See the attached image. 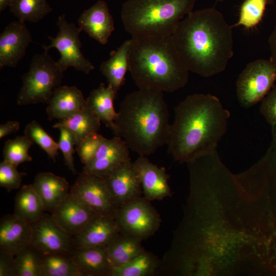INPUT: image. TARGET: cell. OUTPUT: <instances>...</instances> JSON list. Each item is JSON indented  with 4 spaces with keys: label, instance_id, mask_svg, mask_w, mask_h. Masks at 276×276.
Listing matches in <instances>:
<instances>
[{
    "label": "cell",
    "instance_id": "f1b7e54d",
    "mask_svg": "<svg viewBox=\"0 0 276 276\" xmlns=\"http://www.w3.org/2000/svg\"><path fill=\"white\" fill-rule=\"evenodd\" d=\"M41 276H81L71 258L65 254L41 255Z\"/></svg>",
    "mask_w": 276,
    "mask_h": 276
},
{
    "label": "cell",
    "instance_id": "bcb514c9",
    "mask_svg": "<svg viewBox=\"0 0 276 276\" xmlns=\"http://www.w3.org/2000/svg\"><path fill=\"white\" fill-rule=\"evenodd\" d=\"M216 1H218V2H223V1H224V0H216Z\"/></svg>",
    "mask_w": 276,
    "mask_h": 276
},
{
    "label": "cell",
    "instance_id": "9a60e30c",
    "mask_svg": "<svg viewBox=\"0 0 276 276\" xmlns=\"http://www.w3.org/2000/svg\"><path fill=\"white\" fill-rule=\"evenodd\" d=\"M131 160L129 148L121 137L104 138L93 159L83 170L104 177L120 165Z\"/></svg>",
    "mask_w": 276,
    "mask_h": 276
},
{
    "label": "cell",
    "instance_id": "b9f144b4",
    "mask_svg": "<svg viewBox=\"0 0 276 276\" xmlns=\"http://www.w3.org/2000/svg\"><path fill=\"white\" fill-rule=\"evenodd\" d=\"M268 43L271 54L270 59L276 64V26L269 37Z\"/></svg>",
    "mask_w": 276,
    "mask_h": 276
},
{
    "label": "cell",
    "instance_id": "836d02e7",
    "mask_svg": "<svg viewBox=\"0 0 276 276\" xmlns=\"http://www.w3.org/2000/svg\"><path fill=\"white\" fill-rule=\"evenodd\" d=\"M268 0H245L240 9L239 19L233 26L251 29L262 20Z\"/></svg>",
    "mask_w": 276,
    "mask_h": 276
},
{
    "label": "cell",
    "instance_id": "484cf974",
    "mask_svg": "<svg viewBox=\"0 0 276 276\" xmlns=\"http://www.w3.org/2000/svg\"><path fill=\"white\" fill-rule=\"evenodd\" d=\"M141 241L120 233L107 245V255L112 269L121 267L146 251Z\"/></svg>",
    "mask_w": 276,
    "mask_h": 276
},
{
    "label": "cell",
    "instance_id": "1f68e13d",
    "mask_svg": "<svg viewBox=\"0 0 276 276\" xmlns=\"http://www.w3.org/2000/svg\"><path fill=\"white\" fill-rule=\"evenodd\" d=\"M33 144L25 135L7 140L3 149L4 160L17 167L23 163L32 161V157L28 151Z\"/></svg>",
    "mask_w": 276,
    "mask_h": 276
},
{
    "label": "cell",
    "instance_id": "7c38bea8",
    "mask_svg": "<svg viewBox=\"0 0 276 276\" xmlns=\"http://www.w3.org/2000/svg\"><path fill=\"white\" fill-rule=\"evenodd\" d=\"M31 225V245L41 255L55 253L70 255L74 249L72 237L56 224L51 215L43 213Z\"/></svg>",
    "mask_w": 276,
    "mask_h": 276
},
{
    "label": "cell",
    "instance_id": "83f0119b",
    "mask_svg": "<svg viewBox=\"0 0 276 276\" xmlns=\"http://www.w3.org/2000/svg\"><path fill=\"white\" fill-rule=\"evenodd\" d=\"M101 121L86 106L72 117L60 120L53 126L54 128L64 127L74 135L76 145L85 137L100 128Z\"/></svg>",
    "mask_w": 276,
    "mask_h": 276
},
{
    "label": "cell",
    "instance_id": "8d00e7d4",
    "mask_svg": "<svg viewBox=\"0 0 276 276\" xmlns=\"http://www.w3.org/2000/svg\"><path fill=\"white\" fill-rule=\"evenodd\" d=\"M17 167L4 160L0 163V186L8 192L19 188L22 177L26 175L19 172Z\"/></svg>",
    "mask_w": 276,
    "mask_h": 276
},
{
    "label": "cell",
    "instance_id": "7a4b0ae2",
    "mask_svg": "<svg viewBox=\"0 0 276 276\" xmlns=\"http://www.w3.org/2000/svg\"><path fill=\"white\" fill-rule=\"evenodd\" d=\"M230 112L211 94H194L176 106L167 142L175 160L189 163L217 149Z\"/></svg>",
    "mask_w": 276,
    "mask_h": 276
},
{
    "label": "cell",
    "instance_id": "f546056e",
    "mask_svg": "<svg viewBox=\"0 0 276 276\" xmlns=\"http://www.w3.org/2000/svg\"><path fill=\"white\" fill-rule=\"evenodd\" d=\"M10 12L18 20L37 22L52 11L47 0H13Z\"/></svg>",
    "mask_w": 276,
    "mask_h": 276
},
{
    "label": "cell",
    "instance_id": "44dd1931",
    "mask_svg": "<svg viewBox=\"0 0 276 276\" xmlns=\"http://www.w3.org/2000/svg\"><path fill=\"white\" fill-rule=\"evenodd\" d=\"M86 106L82 91L75 86H59L48 104V120L67 119Z\"/></svg>",
    "mask_w": 276,
    "mask_h": 276
},
{
    "label": "cell",
    "instance_id": "4dcf8cb0",
    "mask_svg": "<svg viewBox=\"0 0 276 276\" xmlns=\"http://www.w3.org/2000/svg\"><path fill=\"white\" fill-rule=\"evenodd\" d=\"M158 259L145 251L126 264L113 268L109 276H147L154 273L158 265Z\"/></svg>",
    "mask_w": 276,
    "mask_h": 276
},
{
    "label": "cell",
    "instance_id": "3957f363",
    "mask_svg": "<svg viewBox=\"0 0 276 276\" xmlns=\"http://www.w3.org/2000/svg\"><path fill=\"white\" fill-rule=\"evenodd\" d=\"M170 125L163 93L138 89L122 100L110 129L130 150L146 156L167 144Z\"/></svg>",
    "mask_w": 276,
    "mask_h": 276
},
{
    "label": "cell",
    "instance_id": "f6af8a7d",
    "mask_svg": "<svg viewBox=\"0 0 276 276\" xmlns=\"http://www.w3.org/2000/svg\"><path fill=\"white\" fill-rule=\"evenodd\" d=\"M253 230H254V224H253ZM253 233H254V231H253ZM253 236H254V234H253ZM253 245H254V237H253ZM253 254H254V245H253Z\"/></svg>",
    "mask_w": 276,
    "mask_h": 276
},
{
    "label": "cell",
    "instance_id": "ffe728a7",
    "mask_svg": "<svg viewBox=\"0 0 276 276\" xmlns=\"http://www.w3.org/2000/svg\"><path fill=\"white\" fill-rule=\"evenodd\" d=\"M79 27L91 38L102 44L108 42L114 30V21L107 4L99 0L81 14L78 20Z\"/></svg>",
    "mask_w": 276,
    "mask_h": 276
},
{
    "label": "cell",
    "instance_id": "e575fe53",
    "mask_svg": "<svg viewBox=\"0 0 276 276\" xmlns=\"http://www.w3.org/2000/svg\"><path fill=\"white\" fill-rule=\"evenodd\" d=\"M25 135L38 145L48 156L56 162L58 154V145L53 139L36 121L29 123L25 129Z\"/></svg>",
    "mask_w": 276,
    "mask_h": 276
},
{
    "label": "cell",
    "instance_id": "ba28073f",
    "mask_svg": "<svg viewBox=\"0 0 276 276\" xmlns=\"http://www.w3.org/2000/svg\"><path fill=\"white\" fill-rule=\"evenodd\" d=\"M276 64L270 59H257L247 64L236 82L240 105L250 107L262 101L274 85Z\"/></svg>",
    "mask_w": 276,
    "mask_h": 276
},
{
    "label": "cell",
    "instance_id": "4316f807",
    "mask_svg": "<svg viewBox=\"0 0 276 276\" xmlns=\"http://www.w3.org/2000/svg\"><path fill=\"white\" fill-rule=\"evenodd\" d=\"M14 200L13 214L31 224L43 214V202L33 184L23 186L16 194Z\"/></svg>",
    "mask_w": 276,
    "mask_h": 276
},
{
    "label": "cell",
    "instance_id": "f35d334b",
    "mask_svg": "<svg viewBox=\"0 0 276 276\" xmlns=\"http://www.w3.org/2000/svg\"><path fill=\"white\" fill-rule=\"evenodd\" d=\"M260 112L267 123L276 125V85L261 101Z\"/></svg>",
    "mask_w": 276,
    "mask_h": 276
},
{
    "label": "cell",
    "instance_id": "4fadbf2b",
    "mask_svg": "<svg viewBox=\"0 0 276 276\" xmlns=\"http://www.w3.org/2000/svg\"><path fill=\"white\" fill-rule=\"evenodd\" d=\"M103 178L117 208L143 195L140 177L131 160L120 165Z\"/></svg>",
    "mask_w": 276,
    "mask_h": 276
},
{
    "label": "cell",
    "instance_id": "603a6c76",
    "mask_svg": "<svg viewBox=\"0 0 276 276\" xmlns=\"http://www.w3.org/2000/svg\"><path fill=\"white\" fill-rule=\"evenodd\" d=\"M43 202L44 210L52 213L70 193L65 178L51 172H40L32 183Z\"/></svg>",
    "mask_w": 276,
    "mask_h": 276
},
{
    "label": "cell",
    "instance_id": "2e32d148",
    "mask_svg": "<svg viewBox=\"0 0 276 276\" xmlns=\"http://www.w3.org/2000/svg\"><path fill=\"white\" fill-rule=\"evenodd\" d=\"M97 215L85 202L70 193L51 214L56 224L72 237Z\"/></svg>",
    "mask_w": 276,
    "mask_h": 276
},
{
    "label": "cell",
    "instance_id": "60d3db41",
    "mask_svg": "<svg viewBox=\"0 0 276 276\" xmlns=\"http://www.w3.org/2000/svg\"><path fill=\"white\" fill-rule=\"evenodd\" d=\"M19 123L16 121H8L0 125V139L16 132L19 129Z\"/></svg>",
    "mask_w": 276,
    "mask_h": 276
},
{
    "label": "cell",
    "instance_id": "7402d4cb",
    "mask_svg": "<svg viewBox=\"0 0 276 276\" xmlns=\"http://www.w3.org/2000/svg\"><path fill=\"white\" fill-rule=\"evenodd\" d=\"M70 256L81 276L110 275L107 245L74 248Z\"/></svg>",
    "mask_w": 276,
    "mask_h": 276
},
{
    "label": "cell",
    "instance_id": "8992f818",
    "mask_svg": "<svg viewBox=\"0 0 276 276\" xmlns=\"http://www.w3.org/2000/svg\"><path fill=\"white\" fill-rule=\"evenodd\" d=\"M259 230L266 275L276 276V153L263 163L259 175Z\"/></svg>",
    "mask_w": 276,
    "mask_h": 276
},
{
    "label": "cell",
    "instance_id": "9c48e42d",
    "mask_svg": "<svg viewBox=\"0 0 276 276\" xmlns=\"http://www.w3.org/2000/svg\"><path fill=\"white\" fill-rule=\"evenodd\" d=\"M150 202L141 196L116 209L114 217L121 233L142 241L158 229L160 217Z\"/></svg>",
    "mask_w": 276,
    "mask_h": 276
},
{
    "label": "cell",
    "instance_id": "ee69618b",
    "mask_svg": "<svg viewBox=\"0 0 276 276\" xmlns=\"http://www.w3.org/2000/svg\"><path fill=\"white\" fill-rule=\"evenodd\" d=\"M253 193L254 194V192H253ZM254 226H255V223H254ZM254 238H255V228H254Z\"/></svg>",
    "mask_w": 276,
    "mask_h": 276
},
{
    "label": "cell",
    "instance_id": "ab89813d",
    "mask_svg": "<svg viewBox=\"0 0 276 276\" xmlns=\"http://www.w3.org/2000/svg\"><path fill=\"white\" fill-rule=\"evenodd\" d=\"M15 256L0 252V276H16Z\"/></svg>",
    "mask_w": 276,
    "mask_h": 276
},
{
    "label": "cell",
    "instance_id": "8fae6325",
    "mask_svg": "<svg viewBox=\"0 0 276 276\" xmlns=\"http://www.w3.org/2000/svg\"><path fill=\"white\" fill-rule=\"evenodd\" d=\"M70 193L82 200L97 214L114 215L117 206L103 177L82 171Z\"/></svg>",
    "mask_w": 276,
    "mask_h": 276
},
{
    "label": "cell",
    "instance_id": "5b68a950",
    "mask_svg": "<svg viewBox=\"0 0 276 276\" xmlns=\"http://www.w3.org/2000/svg\"><path fill=\"white\" fill-rule=\"evenodd\" d=\"M196 0H126L121 10L125 30L131 36H171L193 11Z\"/></svg>",
    "mask_w": 276,
    "mask_h": 276
},
{
    "label": "cell",
    "instance_id": "5bb4252c",
    "mask_svg": "<svg viewBox=\"0 0 276 276\" xmlns=\"http://www.w3.org/2000/svg\"><path fill=\"white\" fill-rule=\"evenodd\" d=\"M20 20L9 23L0 34V67H15L32 42L31 32Z\"/></svg>",
    "mask_w": 276,
    "mask_h": 276
},
{
    "label": "cell",
    "instance_id": "ac0fdd59",
    "mask_svg": "<svg viewBox=\"0 0 276 276\" xmlns=\"http://www.w3.org/2000/svg\"><path fill=\"white\" fill-rule=\"evenodd\" d=\"M133 165L139 174L146 199L151 201L171 196L169 176L164 168L157 166L144 156H140Z\"/></svg>",
    "mask_w": 276,
    "mask_h": 276
},
{
    "label": "cell",
    "instance_id": "d590c367",
    "mask_svg": "<svg viewBox=\"0 0 276 276\" xmlns=\"http://www.w3.org/2000/svg\"><path fill=\"white\" fill-rule=\"evenodd\" d=\"M104 138L101 134L94 132L85 137L76 146V151L84 166L93 159Z\"/></svg>",
    "mask_w": 276,
    "mask_h": 276
},
{
    "label": "cell",
    "instance_id": "d6986e66",
    "mask_svg": "<svg viewBox=\"0 0 276 276\" xmlns=\"http://www.w3.org/2000/svg\"><path fill=\"white\" fill-rule=\"evenodd\" d=\"M32 227L31 223L14 214L3 216L0 221V252L16 256L31 245Z\"/></svg>",
    "mask_w": 276,
    "mask_h": 276
},
{
    "label": "cell",
    "instance_id": "52a82bcc",
    "mask_svg": "<svg viewBox=\"0 0 276 276\" xmlns=\"http://www.w3.org/2000/svg\"><path fill=\"white\" fill-rule=\"evenodd\" d=\"M63 73L48 52L34 55L29 71L22 76V86L17 97V104H48L54 90L60 86Z\"/></svg>",
    "mask_w": 276,
    "mask_h": 276
},
{
    "label": "cell",
    "instance_id": "cb8c5ba5",
    "mask_svg": "<svg viewBox=\"0 0 276 276\" xmlns=\"http://www.w3.org/2000/svg\"><path fill=\"white\" fill-rule=\"evenodd\" d=\"M130 45L131 39L125 41L117 50L111 52L110 58L102 62L100 67L108 84L117 93L124 83L126 73L129 71Z\"/></svg>",
    "mask_w": 276,
    "mask_h": 276
},
{
    "label": "cell",
    "instance_id": "277c9868",
    "mask_svg": "<svg viewBox=\"0 0 276 276\" xmlns=\"http://www.w3.org/2000/svg\"><path fill=\"white\" fill-rule=\"evenodd\" d=\"M129 71L139 89L173 93L185 87L189 71L171 36L131 38Z\"/></svg>",
    "mask_w": 276,
    "mask_h": 276
},
{
    "label": "cell",
    "instance_id": "e0dca14e",
    "mask_svg": "<svg viewBox=\"0 0 276 276\" xmlns=\"http://www.w3.org/2000/svg\"><path fill=\"white\" fill-rule=\"evenodd\" d=\"M120 233L113 215L98 214L72 236L74 248L107 245Z\"/></svg>",
    "mask_w": 276,
    "mask_h": 276
},
{
    "label": "cell",
    "instance_id": "d6a6232c",
    "mask_svg": "<svg viewBox=\"0 0 276 276\" xmlns=\"http://www.w3.org/2000/svg\"><path fill=\"white\" fill-rule=\"evenodd\" d=\"M16 276H41V255L30 245L15 256Z\"/></svg>",
    "mask_w": 276,
    "mask_h": 276
},
{
    "label": "cell",
    "instance_id": "7bdbcfd3",
    "mask_svg": "<svg viewBox=\"0 0 276 276\" xmlns=\"http://www.w3.org/2000/svg\"><path fill=\"white\" fill-rule=\"evenodd\" d=\"M13 0H0V12L3 11L7 7H9Z\"/></svg>",
    "mask_w": 276,
    "mask_h": 276
},
{
    "label": "cell",
    "instance_id": "30bf717a",
    "mask_svg": "<svg viewBox=\"0 0 276 276\" xmlns=\"http://www.w3.org/2000/svg\"><path fill=\"white\" fill-rule=\"evenodd\" d=\"M57 25L59 31L55 37L48 36L51 43L42 45L44 51L48 52L52 48L58 51L60 58L56 63L63 72L73 67L78 71L89 74L95 66L81 52L80 34L82 30L73 23L68 22L64 14L58 17Z\"/></svg>",
    "mask_w": 276,
    "mask_h": 276
},
{
    "label": "cell",
    "instance_id": "74e56055",
    "mask_svg": "<svg viewBox=\"0 0 276 276\" xmlns=\"http://www.w3.org/2000/svg\"><path fill=\"white\" fill-rule=\"evenodd\" d=\"M60 137L58 143L59 149L61 151L65 164L74 174L76 170L74 163L73 154L75 152L74 146L76 145L74 135L68 129L64 127H59Z\"/></svg>",
    "mask_w": 276,
    "mask_h": 276
},
{
    "label": "cell",
    "instance_id": "d4e9b609",
    "mask_svg": "<svg viewBox=\"0 0 276 276\" xmlns=\"http://www.w3.org/2000/svg\"><path fill=\"white\" fill-rule=\"evenodd\" d=\"M117 94V92L110 85L105 86L101 83L90 92L86 100V106L110 129L118 114L113 103Z\"/></svg>",
    "mask_w": 276,
    "mask_h": 276
},
{
    "label": "cell",
    "instance_id": "6da1fadb",
    "mask_svg": "<svg viewBox=\"0 0 276 276\" xmlns=\"http://www.w3.org/2000/svg\"><path fill=\"white\" fill-rule=\"evenodd\" d=\"M233 27L215 8L192 11L171 35L189 72L209 77L223 72L233 56Z\"/></svg>",
    "mask_w": 276,
    "mask_h": 276
}]
</instances>
